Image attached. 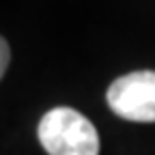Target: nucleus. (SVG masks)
Returning a JSON list of instances; mask_svg holds the SVG:
<instances>
[{
  "mask_svg": "<svg viewBox=\"0 0 155 155\" xmlns=\"http://www.w3.org/2000/svg\"><path fill=\"white\" fill-rule=\"evenodd\" d=\"M39 142L50 155H99V134L82 112L52 108L39 121Z\"/></svg>",
  "mask_w": 155,
  "mask_h": 155,
  "instance_id": "1",
  "label": "nucleus"
},
{
  "mask_svg": "<svg viewBox=\"0 0 155 155\" xmlns=\"http://www.w3.org/2000/svg\"><path fill=\"white\" fill-rule=\"evenodd\" d=\"M108 106L121 119L155 123V71L121 75L108 88Z\"/></svg>",
  "mask_w": 155,
  "mask_h": 155,
  "instance_id": "2",
  "label": "nucleus"
},
{
  "mask_svg": "<svg viewBox=\"0 0 155 155\" xmlns=\"http://www.w3.org/2000/svg\"><path fill=\"white\" fill-rule=\"evenodd\" d=\"M9 61H11V50H9V43L0 37V78L5 75L7 67H9Z\"/></svg>",
  "mask_w": 155,
  "mask_h": 155,
  "instance_id": "3",
  "label": "nucleus"
}]
</instances>
